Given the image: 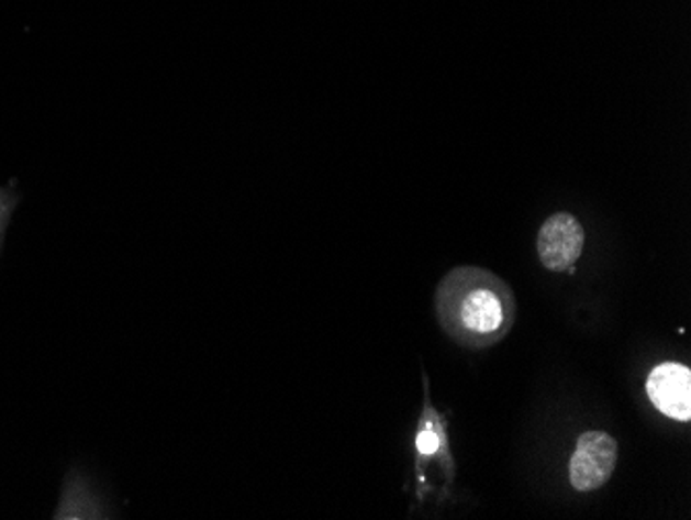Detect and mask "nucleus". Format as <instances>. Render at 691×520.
Masks as SVG:
<instances>
[{"instance_id": "obj_4", "label": "nucleus", "mask_w": 691, "mask_h": 520, "mask_svg": "<svg viewBox=\"0 0 691 520\" xmlns=\"http://www.w3.org/2000/svg\"><path fill=\"white\" fill-rule=\"evenodd\" d=\"M650 402L675 421L691 419V372L681 363H660L646 379Z\"/></svg>"}, {"instance_id": "obj_3", "label": "nucleus", "mask_w": 691, "mask_h": 520, "mask_svg": "<svg viewBox=\"0 0 691 520\" xmlns=\"http://www.w3.org/2000/svg\"><path fill=\"white\" fill-rule=\"evenodd\" d=\"M536 250L549 272H566L584 252V229L578 218L566 212L547 218L538 231Z\"/></svg>"}, {"instance_id": "obj_1", "label": "nucleus", "mask_w": 691, "mask_h": 520, "mask_svg": "<svg viewBox=\"0 0 691 520\" xmlns=\"http://www.w3.org/2000/svg\"><path fill=\"white\" fill-rule=\"evenodd\" d=\"M437 309L447 334L466 346L499 341L514 322L512 292L482 269L449 274L439 288Z\"/></svg>"}, {"instance_id": "obj_5", "label": "nucleus", "mask_w": 691, "mask_h": 520, "mask_svg": "<svg viewBox=\"0 0 691 520\" xmlns=\"http://www.w3.org/2000/svg\"><path fill=\"white\" fill-rule=\"evenodd\" d=\"M439 444H442V440H439L437 431L431 430V428H428V430H421L419 438H416V450H419L421 454H425V456L435 454V452L439 450Z\"/></svg>"}, {"instance_id": "obj_2", "label": "nucleus", "mask_w": 691, "mask_h": 520, "mask_svg": "<svg viewBox=\"0 0 691 520\" xmlns=\"http://www.w3.org/2000/svg\"><path fill=\"white\" fill-rule=\"evenodd\" d=\"M620 446L606 431H586L569 461V484L578 491L601 489L617 467Z\"/></svg>"}]
</instances>
